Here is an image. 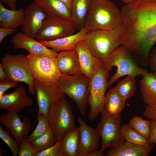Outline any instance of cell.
I'll use <instances>...</instances> for the list:
<instances>
[{"mask_svg": "<svg viewBox=\"0 0 156 156\" xmlns=\"http://www.w3.org/2000/svg\"><path fill=\"white\" fill-rule=\"evenodd\" d=\"M109 73L105 69L103 62L95 65L89 86L88 104L90 107L88 117L92 122L104 108L105 92L109 86Z\"/></svg>", "mask_w": 156, "mask_h": 156, "instance_id": "5", "label": "cell"}, {"mask_svg": "<svg viewBox=\"0 0 156 156\" xmlns=\"http://www.w3.org/2000/svg\"><path fill=\"white\" fill-rule=\"evenodd\" d=\"M142 76L140 85L143 102L147 105H156V76L148 72Z\"/></svg>", "mask_w": 156, "mask_h": 156, "instance_id": "24", "label": "cell"}, {"mask_svg": "<svg viewBox=\"0 0 156 156\" xmlns=\"http://www.w3.org/2000/svg\"><path fill=\"white\" fill-rule=\"evenodd\" d=\"M118 1H122V2L124 3L125 4H127L132 1L134 0H116Z\"/></svg>", "mask_w": 156, "mask_h": 156, "instance_id": "45", "label": "cell"}, {"mask_svg": "<svg viewBox=\"0 0 156 156\" xmlns=\"http://www.w3.org/2000/svg\"><path fill=\"white\" fill-rule=\"evenodd\" d=\"M17 0H0L2 3H6L11 9H16Z\"/></svg>", "mask_w": 156, "mask_h": 156, "instance_id": "41", "label": "cell"}, {"mask_svg": "<svg viewBox=\"0 0 156 156\" xmlns=\"http://www.w3.org/2000/svg\"><path fill=\"white\" fill-rule=\"evenodd\" d=\"M16 31V29L9 27H0V43L8 35H11Z\"/></svg>", "mask_w": 156, "mask_h": 156, "instance_id": "39", "label": "cell"}, {"mask_svg": "<svg viewBox=\"0 0 156 156\" xmlns=\"http://www.w3.org/2000/svg\"><path fill=\"white\" fill-rule=\"evenodd\" d=\"M143 114L146 118L156 122V105L145 107Z\"/></svg>", "mask_w": 156, "mask_h": 156, "instance_id": "37", "label": "cell"}, {"mask_svg": "<svg viewBox=\"0 0 156 156\" xmlns=\"http://www.w3.org/2000/svg\"><path fill=\"white\" fill-rule=\"evenodd\" d=\"M4 67L1 64H0V79L8 78Z\"/></svg>", "mask_w": 156, "mask_h": 156, "instance_id": "42", "label": "cell"}, {"mask_svg": "<svg viewBox=\"0 0 156 156\" xmlns=\"http://www.w3.org/2000/svg\"><path fill=\"white\" fill-rule=\"evenodd\" d=\"M27 57L34 79L43 82H57L62 73L56 57L30 54Z\"/></svg>", "mask_w": 156, "mask_h": 156, "instance_id": "10", "label": "cell"}, {"mask_svg": "<svg viewBox=\"0 0 156 156\" xmlns=\"http://www.w3.org/2000/svg\"><path fill=\"white\" fill-rule=\"evenodd\" d=\"M153 74L156 76V70L153 72Z\"/></svg>", "mask_w": 156, "mask_h": 156, "instance_id": "47", "label": "cell"}, {"mask_svg": "<svg viewBox=\"0 0 156 156\" xmlns=\"http://www.w3.org/2000/svg\"><path fill=\"white\" fill-rule=\"evenodd\" d=\"M135 77L127 76L119 81L115 87L121 97L125 101L131 97L136 90Z\"/></svg>", "mask_w": 156, "mask_h": 156, "instance_id": "28", "label": "cell"}, {"mask_svg": "<svg viewBox=\"0 0 156 156\" xmlns=\"http://www.w3.org/2000/svg\"><path fill=\"white\" fill-rule=\"evenodd\" d=\"M150 69L153 72L156 70V44L150 51L148 58Z\"/></svg>", "mask_w": 156, "mask_h": 156, "instance_id": "38", "label": "cell"}, {"mask_svg": "<svg viewBox=\"0 0 156 156\" xmlns=\"http://www.w3.org/2000/svg\"><path fill=\"white\" fill-rule=\"evenodd\" d=\"M34 38L23 32H20L16 33L12 37L10 42L14 49H25L29 54L56 57L58 53L47 47Z\"/></svg>", "mask_w": 156, "mask_h": 156, "instance_id": "17", "label": "cell"}, {"mask_svg": "<svg viewBox=\"0 0 156 156\" xmlns=\"http://www.w3.org/2000/svg\"><path fill=\"white\" fill-rule=\"evenodd\" d=\"M77 122L79 134L77 156H89L99 148L100 135L96 128L89 126L81 117Z\"/></svg>", "mask_w": 156, "mask_h": 156, "instance_id": "13", "label": "cell"}, {"mask_svg": "<svg viewBox=\"0 0 156 156\" xmlns=\"http://www.w3.org/2000/svg\"><path fill=\"white\" fill-rule=\"evenodd\" d=\"M24 11L25 18L22 26V31L28 36L35 38L47 16L35 2L27 6Z\"/></svg>", "mask_w": 156, "mask_h": 156, "instance_id": "16", "label": "cell"}, {"mask_svg": "<svg viewBox=\"0 0 156 156\" xmlns=\"http://www.w3.org/2000/svg\"><path fill=\"white\" fill-rule=\"evenodd\" d=\"M123 6L121 45L148 65L150 51L156 44V0H134Z\"/></svg>", "mask_w": 156, "mask_h": 156, "instance_id": "1", "label": "cell"}, {"mask_svg": "<svg viewBox=\"0 0 156 156\" xmlns=\"http://www.w3.org/2000/svg\"><path fill=\"white\" fill-rule=\"evenodd\" d=\"M37 156H65L62 141H57L53 146L39 152Z\"/></svg>", "mask_w": 156, "mask_h": 156, "instance_id": "35", "label": "cell"}, {"mask_svg": "<svg viewBox=\"0 0 156 156\" xmlns=\"http://www.w3.org/2000/svg\"><path fill=\"white\" fill-rule=\"evenodd\" d=\"M125 102L118 94L116 87H112L105 95L104 108L110 114L118 115L125 109Z\"/></svg>", "mask_w": 156, "mask_h": 156, "instance_id": "25", "label": "cell"}, {"mask_svg": "<svg viewBox=\"0 0 156 156\" xmlns=\"http://www.w3.org/2000/svg\"><path fill=\"white\" fill-rule=\"evenodd\" d=\"M120 10L110 0H92L83 27L88 31L121 27Z\"/></svg>", "mask_w": 156, "mask_h": 156, "instance_id": "2", "label": "cell"}, {"mask_svg": "<svg viewBox=\"0 0 156 156\" xmlns=\"http://www.w3.org/2000/svg\"><path fill=\"white\" fill-rule=\"evenodd\" d=\"M56 58L62 74L69 75L82 74L78 54L75 50L59 52L57 53Z\"/></svg>", "mask_w": 156, "mask_h": 156, "instance_id": "18", "label": "cell"}, {"mask_svg": "<svg viewBox=\"0 0 156 156\" xmlns=\"http://www.w3.org/2000/svg\"><path fill=\"white\" fill-rule=\"evenodd\" d=\"M17 83L8 78L0 79V98L6 91L10 88L16 87Z\"/></svg>", "mask_w": 156, "mask_h": 156, "instance_id": "36", "label": "cell"}, {"mask_svg": "<svg viewBox=\"0 0 156 156\" xmlns=\"http://www.w3.org/2000/svg\"><path fill=\"white\" fill-rule=\"evenodd\" d=\"M92 0H73L71 10L75 25L83 27Z\"/></svg>", "mask_w": 156, "mask_h": 156, "instance_id": "26", "label": "cell"}, {"mask_svg": "<svg viewBox=\"0 0 156 156\" xmlns=\"http://www.w3.org/2000/svg\"><path fill=\"white\" fill-rule=\"evenodd\" d=\"M6 152L2 149L0 148V156H1L3 153H5Z\"/></svg>", "mask_w": 156, "mask_h": 156, "instance_id": "46", "label": "cell"}, {"mask_svg": "<svg viewBox=\"0 0 156 156\" xmlns=\"http://www.w3.org/2000/svg\"><path fill=\"white\" fill-rule=\"evenodd\" d=\"M32 99L26 92L25 88L18 87L13 92L4 94L0 98V109L15 112L18 114L26 107L32 106Z\"/></svg>", "mask_w": 156, "mask_h": 156, "instance_id": "15", "label": "cell"}, {"mask_svg": "<svg viewBox=\"0 0 156 156\" xmlns=\"http://www.w3.org/2000/svg\"><path fill=\"white\" fill-rule=\"evenodd\" d=\"M101 121L96 128L101 139L100 149L104 152L108 148L120 146L125 141L120 132L122 118L120 114L114 116L104 108L101 112Z\"/></svg>", "mask_w": 156, "mask_h": 156, "instance_id": "9", "label": "cell"}, {"mask_svg": "<svg viewBox=\"0 0 156 156\" xmlns=\"http://www.w3.org/2000/svg\"><path fill=\"white\" fill-rule=\"evenodd\" d=\"M128 125L140 134L149 139L151 133L150 120L136 116L129 120Z\"/></svg>", "mask_w": 156, "mask_h": 156, "instance_id": "31", "label": "cell"}, {"mask_svg": "<svg viewBox=\"0 0 156 156\" xmlns=\"http://www.w3.org/2000/svg\"><path fill=\"white\" fill-rule=\"evenodd\" d=\"M88 32V30L82 27L78 32L71 35L53 41L39 42L47 47L51 48L57 53L73 50H75V47L77 42L85 40Z\"/></svg>", "mask_w": 156, "mask_h": 156, "instance_id": "20", "label": "cell"}, {"mask_svg": "<svg viewBox=\"0 0 156 156\" xmlns=\"http://www.w3.org/2000/svg\"><path fill=\"white\" fill-rule=\"evenodd\" d=\"M120 132L125 141L144 146L149 144V139L140 134L128 124H125L121 127Z\"/></svg>", "mask_w": 156, "mask_h": 156, "instance_id": "29", "label": "cell"}, {"mask_svg": "<svg viewBox=\"0 0 156 156\" xmlns=\"http://www.w3.org/2000/svg\"><path fill=\"white\" fill-rule=\"evenodd\" d=\"M79 134L78 127L64 134L62 141L65 156H77Z\"/></svg>", "mask_w": 156, "mask_h": 156, "instance_id": "27", "label": "cell"}, {"mask_svg": "<svg viewBox=\"0 0 156 156\" xmlns=\"http://www.w3.org/2000/svg\"><path fill=\"white\" fill-rule=\"evenodd\" d=\"M121 27L110 30L88 31L85 40L92 54L102 62L121 45Z\"/></svg>", "mask_w": 156, "mask_h": 156, "instance_id": "4", "label": "cell"}, {"mask_svg": "<svg viewBox=\"0 0 156 156\" xmlns=\"http://www.w3.org/2000/svg\"><path fill=\"white\" fill-rule=\"evenodd\" d=\"M56 140L51 128L45 133L30 143L38 153L54 145Z\"/></svg>", "mask_w": 156, "mask_h": 156, "instance_id": "30", "label": "cell"}, {"mask_svg": "<svg viewBox=\"0 0 156 156\" xmlns=\"http://www.w3.org/2000/svg\"><path fill=\"white\" fill-rule=\"evenodd\" d=\"M64 3L71 10L73 0H60Z\"/></svg>", "mask_w": 156, "mask_h": 156, "instance_id": "44", "label": "cell"}, {"mask_svg": "<svg viewBox=\"0 0 156 156\" xmlns=\"http://www.w3.org/2000/svg\"><path fill=\"white\" fill-rule=\"evenodd\" d=\"M38 152L36 150L27 138H23L19 144V156H37Z\"/></svg>", "mask_w": 156, "mask_h": 156, "instance_id": "34", "label": "cell"}, {"mask_svg": "<svg viewBox=\"0 0 156 156\" xmlns=\"http://www.w3.org/2000/svg\"><path fill=\"white\" fill-rule=\"evenodd\" d=\"M151 122V133L149 139V143H156V122L150 120Z\"/></svg>", "mask_w": 156, "mask_h": 156, "instance_id": "40", "label": "cell"}, {"mask_svg": "<svg viewBox=\"0 0 156 156\" xmlns=\"http://www.w3.org/2000/svg\"><path fill=\"white\" fill-rule=\"evenodd\" d=\"M75 49L78 54L82 74L90 79L95 65L102 62L92 54L84 40L77 42Z\"/></svg>", "mask_w": 156, "mask_h": 156, "instance_id": "21", "label": "cell"}, {"mask_svg": "<svg viewBox=\"0 0 156 156\" xmlns=\"http://www.w3.org/2000/svg\"><path fill=\"white\" fill-rule=\"evenodd\" d=\"M34 1L42 8L47 16L59 17L72 21L70 10L60 0Z\"/></svg>", "mask_w": 156, "mask_h": 156, "instance_id": "22", "label": "cell"}, {"mask_svg": "<svg viewBox=\"0 0 156 156\" xmlns=\"http://www.w3.org/2000/svg\"><path fill=\"white\" fill-rule=\"evenodd\" d=\"M90 80L83 74L69 75L62 74L57 82L59 89L74 101L84 116L89 95Z\"/></svg>", "mask_w": 156, "mask_h": 156, "instance_id": "6", "label": "cell"}, {"mask_svg": "<svg viewBox=\"0 0 156 156\" xmlns=\"http://www.w3.org/2000/svg\"><path fill=\"white\" fill-rule=\"evenodd\" d=\"M0 124L10 131L19 146L21 139L23 138H27L32 128L28 117H25L22 122L18 113L9 111L6 114H1Z\"/></svg>", "mask_w": 156, "mask_h": 156, "instance_id": "14", "label": "cell"}, {"mask_svg": "<svg viewBox=\"0 0 156 156\" xmlns=\"http://www.w3.org/2000/svg\"><path fill=\"white\" fill-rule=\"evenodd\" d=\"M25 18L23 9H8L0 1V27L16 29L22 26Z\"/></svg>", "mask_w": 156, "mask_h": 156, "instance_id": "23", "label": "cell"}, {"mask_svg": "<svg viewBox=\"0 0 156 156\" xmlns=\"http://www.w3.org/2000/svg\"><path fill=\"white\" fill-rule=\"evenodd\" d=\"M9 130H5L2 126H0V137L8 145L14 156H18L19 146L10 136Z\"/></svg>", "mask_w": 156, "mask_h": 156, "instance_id": "33", "label": "cell"}, {"mask_svg": "<svg viewBox=\"0 0 156 156\" xmlns=\"http://www.w3.org/2000/svg\"><path fill=\"white\" fill-rule=\"evenodd\" d=\"M6 74L12 81L25 83L28 90L32 95L36 94L34 79L31 73L27 55L20 53L12 55L7 53L1 60Z\"/></svg>", "mask_w": 156, "mask_h": 156, "instance_id": "8", "label": "cell"}, {"mask_svg": "<svg viewBox=\"0 0 156 156\" xmlns=\"http://www.w3.org/2000/svg\"><path fill=\"white\" fill-rule=\"evenodd\" d=\"M47 118L57 141L62 140L66 132L77 128L71 105L64 96L50 106Z\"/></svg>", "mask_w": 156, "mask_h": 156, "instance_id": "7", "label": "cell"}, {"mask_svg": "<svg viewBox=\"0 0 156 156\" xmlns=\"http://www.w3.org/2000/svg\"><path fill=\"white\" fill-rule=\"evenodd\" d=\"M133 55L127 49L121 45L113 51L103 63L106 71L109 73L112 67L117 68L116 73L108 81L109 86L120 77L125 75L136 77L147 73V70L140 67L134 59Z\"/></svg>", "mask_w": 156, "mask_h": 156, "instance_id": "3", "label": "cell"}, {"mask_svg": "<svg viewBox=\"0 0 156 156\" xmlns=\"http://www.w3.org/2000/svg\"><path fill=\"white\" fill-rule=\"evenodd\" d=\"M155 146V144L147 146L135 144L127 141L121 145L107 150V156H148Z\"/></svg>", "mask_w": 156, "mask_h": 156, "instance_id": "19", "label": "cell"}, {"mask_svg": "<svg viewBox=\"0 0 156 156\" xmlns=\"http://www.w3.org/2000/svg\"><path fill=\"white\" fill-rule=\"evenodd\" d=\"M37 119L38 123L36 129L27 138L30 142L36 139L46 133L51 128L47 116L45 114L38 112Z\"/></svg>", "mask_w": 156, "mask_h": 156, "instance_id": "32", "label": "cell"}, {"mask_svg": "<svg viewBox=\"0 0 156 156\" xmlns=\"http://www.w3.org/2000/svg\"><path fill=\"white\" fill-rule=\"evenodd\" d=\"M38 112L47 116L49 106L58 101L65 94L59 88L57 82H44L34 79Z\"/></svg>", "mask_w": 156, "mask_h": 156, "instance_id": "12", "label": "cell"}, {"mask_svg": "<svg viewBox=\"0 0 156 156\" xmlns=\"http://www.w3.org/2000/svg\"><path fill=\"white\" fill-rule=\"evenodd\" d=\"M106 155L104 152H101L100 150H96L93 151L89 156H105Z\"/></svg>", "mask_w": 156, "mask_h": 156, "instance_id": "43", "label": "cell"}, {"mask_svg": "<svg viewBox=\"0 0 156 156\" xmlns=\"http://www.w3.org/2000/svg\"><path fill=\"white\" fill-rule=\"evenodd\" d=\"M75 32V24L71 20L47 16L35 38L39 41H51L71 35Z\"/></svg>", "mask_w": 156, "mask_h": 156, "instance_id": "11", "label": "cell"}]
</instances>
